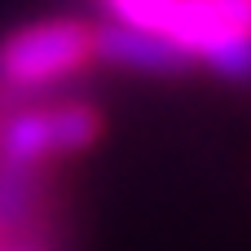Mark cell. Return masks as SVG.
Masks as SVG:
<instances>
[{
  "label": "cell",
  "instance_id": "cell-1",
  "mask_svg": "<svg viewBox=\"0 0 251 251\" xmlns=\"http://www.w3.org/2000/svg\"><path fill=\"white\" fill-rule=\"evenodd\" d=\"M97 66V22L79 13L26 18L0 31V88L18 97H49L79 88Z\"/></svg>",
  "mask_w": 251,
  "mask_h": 251
},
{
  "label": "cell",
  "instance_id": "cell-2",
  "mask_svg": "<svg viewBox=\"0 0 251 251\" xmlns=\"http://www.w3.org/2000/svg\"><path fill=\"white\" fill-rule=\"evenodd\" d=\"M163 44L225 84H251V0H176Z\"/></svg>",
  "mask_w": 251,
  "mask_h": 251
},
{
  "label": "cell",
  "instance_id": "cell-3",
  "mask_svg": "<svg viewBox=\"0 0 251 251\" xmlns=\"http://www.w3.org/2000/svg\"><path fill=\"white\" fill-rule=\"evenodd\" d=\"M0 251H75L66 172L0 159Z\"/></svg>",
  "mask_w": 251,
  "mask_h": 251
}]
</instances>
